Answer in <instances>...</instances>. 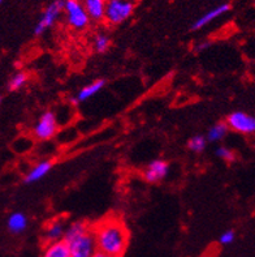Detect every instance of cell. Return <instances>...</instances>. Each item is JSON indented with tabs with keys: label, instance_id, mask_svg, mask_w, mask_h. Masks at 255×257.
I'll use <instances>...</instances> for the list:
<instances>
[{
	"label": "cell",
	"instance_id": "e0dca14e",
	"mask_svg": "<svg viewBox=\"0 0 255 257\" xmlns=\"http://www.w3.org/2000/svg\"><path fill=\"white\" fill-rule=\"evenodd\" d=\"M111 38L106 32H98L93 37V49L98 54H103L110 49Z\"/></svg>",
	"mask_w": 255,
	"mask_h": 257
},
{
	"label": "cell",
	"instance_id": "2e32d148",
	"mask_svg": "<svg viewBox=\"0 0 255 257\" xmlns=\"http://www.w3.org/2000/svg\"><path fill=\"white\" fill-rule=\"evenodd\" d=\"M228 125H226L225 121H219V123L213 124L212 127L208 130L207 132V141H211V143H217V141L223 140L224 137L228 134Z\"/></svg>",
	"mask_w": 255,
	"mask_h": 257
},
{
	"label": "cell",
	"instance_id": "7a4b0ae2",
	"mask_svg": "<svg viewBox=\"0 0 255 257\" xmlns=\"http://www.w3.org/2000/svg\"><path fill=\"white\" fill-rule=\"evenodd\" d=\"M64 239L71 257H93L97 249L93 228L85 222H73L65 228Z\"/></svg>",
	"mask_w": 255,
	"mask_h": 257
},
{
	"label": "cell",
	"instance_id": "277c9868",
	"mask_svg": "<svg viewBox=\"0 0 255 257\" xmlns=\"http://www.w3.org/2000/svg\"><path fill=\"white\" fill-rule=\"evenodd\" d=\"M63 12L65 13V21L68 26L76 32L86 29L91 21L81 0H64Z\"/></svg>",
	"mask_w": 255,
	"mask_h": 257
},
{
	"label": "cell",
	"instance_id": "cb8c5ba5",
	"mask_svg": "<svg viewBox=\"0 0 255 257\" xmlns=\"http://www.w3.org/2000/svg\"><path fill=\"white\" fill-rule=\"evenodd\" d=\"M0 103H2V97H0Z\"/></svg>",
	"mask_w": 255,
	"mask_h": 257
},
{
	"label": "cell",
	"instance_id": "7402d4cb",
	"mask_svg": "<svg viewBox=\"0 0 255 257\" xmlns=\"http://www.w3.org/2000/svg\"><path fill=\"white\" fill-rule=\"evenodd\" d=\"M208 47H210V42H202V43H199V45H198L197 50H198V51H203V50L208 49Z\"/></svg>",
	"mask_w": 255,
	"mask_h": 257
},
{
	"label": "cell",
	"instance_id": "603a6c76",
	"mask_svg": "<svg viewBox=\"0 0 255 257\" xmlns=\"http://www.w3.org/2000/svg\"><path fill=\"white\" fill-rule=\"evenodd\" d=\"M93 257H111V256H108V254H104V253H102V252L97 251Z\"/></svg>",
	"mask_w": 255,
	"mask_h": 257
},
{
	"label": "cell",
	"instance_id": "ffe728a7",
	"mask_svg": "<svg viewBox=\"0 0 255 257\" xmlns=\"http://www.w3.org/2000/svg\"><path fill=\"white\" fill-rule=\"evenodd\" d=\"M215 154H216L217 158L225 161V162H233V161L236 160V154H234V152L226 147H219L215 150Z\"/></svg>",
	"mask_w": 255,
	"mask_h": 257
},
{
	"label": "cell",
	"instance_id": "30bf717a",
	"mask_svg": "<svg viewBox=\"0 0 255 257\" xmlns=\"http://www.w3.org/2000/svg\"><path fill=\"white\" fill-rule=\"evenodd\" d=\"M104 86H106V80H103V78H98L95 81L85 85L84 88L80 89V91L73 97L72 102L75 104H78L81 103V102L87 101V99H90L94 95H97Z\"/></svg>",
	"mask_w": 255,
	"mask_h": 257
},
{
	"label": "cell",
	"instance_id": "d6986e66",
	"mask_svg": "<svg viewBox=\"0 0 255 257\" xmlns=\"http://www.w3.org/2000/svg\"><path fill=\"white\" fill-rule=\"evenodd\" d=\"M207 147V139L202 135H195L187 141V148L193 153H202Z\"/></svg>",
	"mask_w": 255,
	"mask_h": 257
},
{
	"label": "cell",
	"instance_id": "3957f363",
	"mask_svg": "<svg viewBox=\"0 0 255 257\" xmlns=\"http://www.w3.org/2000/svg\"><path fill=\"white\" fill-rule=\"evenodd\" d=\"M136 7L137 0H107L103 20L111 26L120 25L132 16Z\"/></svg>",
	"mask_w": 255,
	"mask_h": 257
},
{
	"label": "cell",
	"instance_id": "ba28073f",
	"mask_svg": "<svg viewBox=\"0 0 255 257\" xmlns=\"http://www.w3.org/2000/svg\"><path fill=\"white\" fill-rule=\"evenodd\" d=\"M169 165L163 160H154L143 171L146 182L159 183L168 175Z\"/></svg>",
	"mask_w": 255,
	"mask_h": 257
},
{
	"label": "cell",
	"instance_id": "d4e9b609",
	"mask_svg": "<svg viewBox=\"0 0 255 257\" xmlns=\"http://www.w3.org/2000/svg\"><path fill=\"white\" fill-rule=\"evenodd\" d=\"M2 2H3V0H0V3H2Z\"/></svg>",
	"mask_w": 255,
	"mask_h": 257
},
{
	"label": "cell",
	"instance_id": "6da1fadb",
	"mask_svg": "<svg viewBox=\"0 0 255 257\" xmlns=\"http://www.w3.org/2000/svg\"><path fill=\"white\" fill-rule=\"evenodd\" d=\"M91 228L98 251L111 257H123L129 243V231L123 221L108 217Z\"/></svg>",
	"mask_w": 255,
	"mask_h": 257
},
{
	"label": "cell",
	"instance_id": "44dd1931",
	"mask_svg": "<svg viewBox=\"0 0 255 257\" xmlns=\"http://www.w3.org/2000/svg\"><path fill=\"white\" fill-rule=\"evenodd\" d=\"M234 239H236V232L233 231V230H226V231H224L223 234L220 235L219 241H220V244L229 245L234 241Z\"/></svg>",
	"mask_w": 255,
	"mask_h": 257
},
{
	"label": "cell",
	"instance_id": "7c38bea8",
	"mask_svg": "<svg viewBox=\"0 0 255 257\" xmlns=\"http://www.w3.org/2000/svg\"><path fill=\"white\" fill-rule=\"evenodd\" d=\"M84 4L87 15L93 21H102L104 19V8H106L107 0H81Z\"/></svg>",
	"mask_w": 255,
	"mask_h": 257
},
{
	"label": "cell",
	"instance_id": "5bb4252c",
	"mask_svg": "<svg viewBox=\"0 0 255 257\" xmlns=\"http://www.w3.org/2000/svg\"><path fill=\"white\" fill-rule=\"evenodd\" d=\"M7 226L12 234H21L28 227V217L23 212H15L10 215Z\"/></svg>",
	"mask_w": 255,
	"mask_h": 257
},
{
	"label": "cell",
	"instance_id": "8fae6325",
	"mask_svg": "<svg viewBox=\"0 0 255 257\" xmlns=\"http://www.w3.org/2000/svg\"><path fill=\"white\" fill-rule=\"evenodd\" d=\"M52 169V162L49 160H43L39 163H37L36 166H33L32 169L28 171V174L25 175V183L26 184H32V183H36L38 180H41L42 178H45L47 174L51 171Z\"/></svg>",
	"mask_w": 255,
	"mask_h": 257
},
{
	"label": "cell",
	"instance_id": "4fadbf2b",
	"mask_svg": "<svg viewBox=\"0 0 255 257\" xmlns=\"http://www.w3.org/2000/svg\"><path fill=\"white\" fill-rule=\"evenodd\" d=\"M42 257H71L69 247L64 239L51 241L43 251Z\"/></svg>",
	"mask_w": 255,
	"mask_h": 257
},
{
	"label": "cell",
	"instance_id": "ac0fdd59",
	"mask_svg": "<svg viewBox=\"0 0 255 257\" xmlns=\"http://www.w3.org/2000/svg\"><path fill=\"white\" fill-rule=\"evenodd\" d=\"M28 80H29V76L26 75L25 72H17L11 77L10 82H8V90L17 91L23 89L28 84Z\"/></svg>",
	"mask_w": 255,
	"mask_h": 257
},
{
	"label": "cell",
	"instance_id": "9a60e30c",
	"mask_svg": "<svg viewBox=\"0 0 255 257\" xmlns=\"http://www.w3.org/2000/svg\"><path fill=\"white\" fill-rule=\"evenodd\" d=\"M64 232H65L64 223L60 221H54L50 223L49 227L46 228V239H47L49 243L60 240V239L64 238Z\"/></svg>",
	"mask_w": 255,
	"mask_h": 257
},
{
	"label": "cell",
	"instance_id": "9c48e42d",
	"mask_svg": "<svg viewBox=\"0 0 255 257\" xmlns=\"http://www.w3.org/2000/svg\"><path fill=\"white\" fill-rule=\"evenodd\" d=\"M229 10H230L229 3H223V4H220V6L215 7V8L210 10L208 12L204 13V15H202L199 19L195 20V23L191 25V30L202 29V28H204L206 25H208V24L212 23L213 20L219 19L220 16L225 15V13L228 12Z\"/></svg>",
	"mask_w": 255,
	"mask_h": 257
},
{
	"label": "cell",
	"instance_id": "5b68a950",
	"mask_svg": "<svg viewBox=\"0 0 255 257\" xmlns=\"http://www.w3.org/2000/svg\"><path fill=\"white\" fill-rule=\"evenodd\" d=\"M63 10H64V0H52L51 3L46 7L39 17L38 23L34 26V36H42L45 34V32L52 28L54 24L59 20V17L62 16Z\"/></svg>",
	"mask_w": 255,
	"mask_h": 257
},
{
	"label": "cell",
	"instance_id": "52a82bcc",
	"mask_svg": "<svg viewBox=\"0 0 255 257\" xmlns=\"http://www.w3.org/2000/svg\"><path fill=\"white\" fill-rule=\"evenodd\" d=\"M226 125L228 128L237 134L251 136L255 135V116L243 112V111H234L226 117Z\"/></svg>",
	"mask_w": 255,
	"mask_h": 257
},
{
	"label": "cell",
	"instance_id": "8992f818",
	"mask_svg": "<svg viewBox=\"0 0 255 257\" xmlns=\"http://www.w3.org/2000/svg\"><path fill=\"white\" fill-rule=\"evenodd\" d=\"M58 127L59 121L55 112L50 110L45 111L33 127V136L39 141H47L55 136Z\"/></svg>",
	"mask_w": 255,
	"mask_h": 257
}]
</instances>
